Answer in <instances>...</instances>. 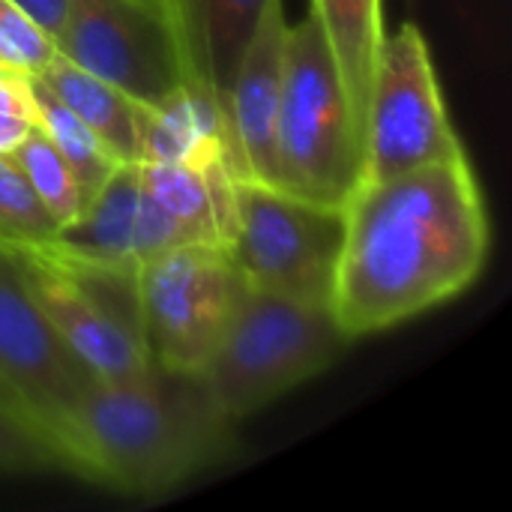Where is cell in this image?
<instances>
[{"mask_svg": "<svg viewBox=\"0 0 512 512\" xmlns=\"http://www.w3.org/2000/svg\"><path fill=\"white\" fill-rule=\"evenodd\" d=\"M333 315L357 339L399 327L471 288L489 258V216L468 156L357 183Z\"/></svg>", "mask_w": 512, "mask_h": 512, "instance_id": "cell-1", "label": "cell"}, {"mask_svg": "<svg viewBox=\"0 0 512 512\" xmlns=\"http://www.w3.org/2000/svg\"><path fill=\"white\" fill-rule=\"evenodd\" d=\"M69 471L129 495L168 492L228 456L234 423L198 375L93 381L54 429Z\"/></svg>", "mask_w": 512, "mask_h": 512, "instance_id": "cell-2", "label": "cell"}, {"mask_svg": "<svg viewBox=\"0 0 512 512\" xmlns=\"http://www.w3.org/2000/svg\"><path fill=\"white\" fill-rule=\"evenodd\" d=\"M24 291L93 381H132L153 369L141 333L138 264L96 261L45 243H0Z\"/></svg>", "mask_w": 512, "mask_h": 512, "instance_id": "cell-3", "label": "cell"}, {"mask_svg": "<svg viewBox=\"0 0 512 512\" xmlns=\"http://www.w3.org/2000/svg\"><path fill=\"white\" fill-rule=\"evenodd\" d=\"M348 342L330 306L243 285L231 324L198 378L216 408L240 423L330 369Z\"/></svg>", "mask_w": 512, "mask_h": 512, "instance_id": "cell-4", "label": "cell"}, {"mask_svg": "<svg viewBox=\"0 0 512 512\" xmlns=\"http://www.w3.org/2000/svg\"><path fill=\"white\" fill-rule=\"evenodd\" d=\"M363 177V147L333 54L312 12L288 24L276 123V186L342 207Z\"/></svg>", "mask_w": 512, "mask_h": 512, "instance_id": "cell-5", "label": "cell"}, {"mask_svg": "<svg viewBox=\"0 0 512 512\" xmlns=\"http://www.w3.org/2000/svg\"><path fill=\"white\" fill-rule=\"evenodd\" d=\"M345 210L234 180V228L225 243L249 288L333 309Z\"/></svg>", "mask_w": 512, "mask_h": 512, "instance_id": "cell-6", "label": "cell"}, {"mask_svg": "<svg viewBox=\"0 0 512 512\" xmlns=\"http://www.w3.org/2000/svg\"><path fill=\"white\" fill-rule=\"evenodd\" d=\"M243 276L219 243H180L138 264V306L156 369L198 375L219 348Z\"/></svg>", "mask_w": 512, "mask_h": 512, "instance_id": "cell-7", "label": "cell"}, {"mask_svg": "<svg viewBox=\"0 0 512 512\" xmlns=\"http://www.w3.org/2000/svg\"><path fill=\"white\" fill-rule=\"evenodd\" d=\"M465 147L450 123L429 42L417 24L384 36L366 108L363 177L387 180L414 168L462 156Z\"/></svg>", "mask_w": 512, "mask_h": 512, "instance_id": "cell-8", "label": "cell"}, {"mask_svg": "<svg viewBox=\"0 0 512 512\" xmlns=\"http://www.w3.org/2000/svg\"><path fill=\"white\" fill-rule=\"evenodd\" d=\"M54 51L141 105L189 87L174 30L132 0H69Z\"/></svg>", "mask_w": 512, "mask_h": 512, "instance_id": "cell-9", "label": "cell"}, {"mask_svg": "<svg viewBox=\"0 0 512 512\" xmlns=\"http://www.w3.org/2000/svg\"><path fill=\"white\" fill-rule=\"evenodd\" d=\"M0 381L18 405L54 438L63 414L93 384L84 363L63 345L24 291L0 249Z\"/></svg>", "mask_w": 512, "mask_h": 512, "instance_id": "cell-10", "label": "cell"}, {"mask_svg": "<svg viewBox=\"0 0 512 512\" xmlns=\"http://www.w3.org/2000/svg\"><path fill=\"white\" fill-rule=\"evenodd\" d=\"M54 243L96 261L141 264L189 240L144 186L138 162H120Z\"/></svg>", "mask_w": 512, "mask_h": 512, "instance_id": "cell-11", "label": "cell"}, {"mask_svg": "<svg viewBox=\"0 0 512 512\" xmlns=\"http://www.w3.org/2000/svg\"><path fill=\"white\" fill-rule=\"evenodd\" d=\"M288 18L282 0H267L231 84V168L237 180L276 186V123L282 99V48Z\"/></svg>", "mask_w": 512, "mask_h": 512, "instance_id": "cell-12", "label": "cell"}, {"mask_svg": "<svg viewBox=\"0 0 512 512\" xmlns=\"http://www.w3.org/2000/svg\"><path fill=\"white\" fill-rule=\"evenodd\" d=\"M264 3L267 0H186L183 51H186L189 87L219 111L228 135V147H231V126H228L231 84L243 60V51L255 33V24L264 12Z\"/></svg>", "mask_w": 512, "mask_h": 512, "instance_id": "cell-13", "label": "cell"}, {"mask_svg": "<svg viewBox=\"0 0 512 512\" xmlns=\"http://www.w3.org/2000/svg\"><path fill=\"white\" fill-rule=\"evenodd\" d=\"M141 180L189 243L225 246L234 228V171L228 159L138 162Z\"/></svg>", "mask_w": 512, "mask_h": 512, "instance_id": "cell-14", "label": "cell"}, {"mask_svg": "<svg viewBox=\"0 0 512 512\" xmlns=\"http://www.w3.org/2000/svg\"><path fill=\"white\" fill-rule=\"evenodd\" d=\"M312 18L318 21L324 42L333 54L342 93L354 120V132L363 147L369 90L375 78V63L384 45V15L381 0H309Z\"/></svg>", "mask_w": 512, "mask_h": 512, "instance_id": "cell-15", "label": "cell"}, {"mask_svg": "<svg viewBox=\"0 0 512 512\" xmlns=\"http://www.w3.org/2000/svg\"><path fill=\"white\" fill-rule=\"evenodd\" d=\"M36 78L72 114H78L120 162L138 159V102L135 99H129L114 84L96 78L93 72L75 66L57 51L36 72Z\"/></svg>", "mask_w": 512, "mask_h": 512, "instance_id": "cell-16", "label": "cell"}, {"mask_svg": "<svg viewBox=\"0 0 512 512\" xmlns=\"http://www.w3.org/2000/svg\"><path fill=\"white\" fill-rule=\"evenodd\" d=\"M27 84H30V99H33V120L57 147V153L66 159V165L72 168L78 189H81V207H84L105 186V180L120 165V159L36 75H27Z\"/></svg>", "mask_w": 512, "mask_h": 512, "instance_id": "cell-17", "label": "cell"}, {"mask_svg": "<svg viewBox=\"0 0 512 512\" xmlns=\"http://www.w3.org/2000/svg\"><path fill=\"white\" fill-rule=\"evenodd\" d=\"M9 156L18 162V168L30 180L33 192L39 195V201L57 219L60 228L69 225L81 213L78 180H75L72 168L66 165V159L57 153V147L48 141V135L36 126V120Z\"/></svg>", "mask_w": 512, "mask_h": 512, "instance_id": "cell-18", "label": "cell"}, {"mask_svg": "<svg viewBox=\"0 0 512 512\" xmlns=\"http://www.w3.org/2000/svg\"><path fill=\"white\" fill-rule=\"evenodd\" d=\"M60 231L30 180L9 153H0V243H45Z\"/></svg>", "mask_w": 512, "mask_h": 512, "instance_id": "cell-19", "label": "cell"}, {"mask_svg": "<svg viewBox=\"0 0 512 512\" xmlns=\"http://www.w3.org/2000/svg\"><path fill=\"white\" fill-rule=\"evenodd\" d=\"M0 471L6 474H42L69 471V462L57 441L27 411L0 402Z\"/></svg>", "mask_w": 512, "mask_h": 512, "instance_id": "cell-20", "label": "cell"}, {"mask_svg": "<svg viewBox=\"0 0 512 512\" xmlns=\"http://www.w3.org/2000/svg\"><path fill=\"white\" fill-rule=\"evenodd\" d=\"M54 57L51 36L12 0H0V66L36 75Z\"/></svg>", "mask_w": 512, "mask_h": 512, "instance_id": "cell-21", "label": "cell"}, {"mask_svg": "<svg viewBox=\"0 0 512 512\" xmlns=\"http://www.w3.org/2000/svg\"><path fill=\"white\" fill-rule=\"evenodd\" d=\"M33 126V99L27 75H0V153H12Z\"/></svg>", "mask_w": 512, "mask_h": 512, "instance_id": "cell-22", "label": "cell"}, {"mask_svg": "<svg viewBox=\"0 0 512 512\" xmlns=\"http://www.w3.org/2000/svg\"><path fill=\"white\" fill-rule=\"evenodd\" d=\"M18 3L54 42V36L60 33L63 21H66V12H69V0H12Z\"/></svg>", "mask_w": 512, "mask_h": 512, "instance_id": "cell-23", "label": "cell"}, {"mask_svg": "<svg viewBox=\"0 0 512 512\" xmlns=\"http://www.w3.org/2000/svg\"><path fill=\"white\" fill-rule=\"evenodd\" d=\"M132 3H141L144 9L156 12L177 36L180 48H183V30H186V0H132ZM183 60H186V51H183ZM189 75V72H186Z\"/></svg>", "mask_w": 512, "mask_h": 512, "instance_id": "cell-24", "label": "cell"}, {"mask_svg": "<svg viewBox=\"0 0 512 512\" xmlns=\"http://www.w3.org/2000/svg\"><path fill=\"white\" fill-rule=\"evenodd\" d=\"M0 402H6V405H15V408H21V405H18V399L12 396V390H9V387H6L3 381H0ZM21 411H24V408H21Z\"/></svg>", "mask_w": 512, "mask_h": 512, "instance_id": "cell-25", "label": "cell"}, {"mask_svg": "<svg viewBox=\"0 0 512 512\" xmlns=\"http://www.w3.org/2000/svg\"><path fill=\"white\" fill-rule=\"evenodd\" d=\"M6 72H12V69H6V66H0V75H6Z\"/></svg>", "mask_w": 512, "mask_h": 512, "instance_id": "cell-26", "label": "cell"}]
</instances>
